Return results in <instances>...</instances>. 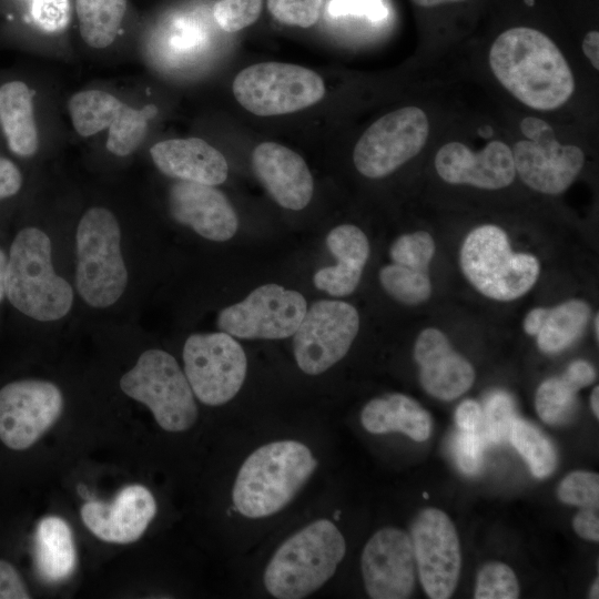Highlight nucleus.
<instances>
[{"instance_id":"25","label":"nucleus","mask_w":599,"mask_h":599,"mask_svg":"<svg viewBox=\"0 0 599 599\" xmlns=\"http://www.w3.org/2000/svg\"><path fill=\"white\" fill-rule=\"evenodd\" d=\"M361 423L370 434L402 433L415 441H425L432 432L429 413L414 398L392 393L369 400L361 413Z\"/></svg>"},{"instance_id":"36","label":"nucleus","mask_w":599,"mask_h":599,"mask_svg":"<svg viewBox=\"0 0 599 599\" xmlns=\"http://www.w3.org/2000/svg\"><path fill=\"white\" fill-rule=\"evenodd\" d=\"M485 434L494 444H501L509 438L515 416L514 402L504 392L493 393L484 409Z\"/></svg>"},{"instance_id":"32","label":"nucleus","mask_w":599,"mask_h":599,"mask_svg":"<svg viewBox=\"0 0 599 599\" xmlns=\"http://www.w3.org/2000/svg\"><path fill=\"white\" fill-rule=\"evenodd\" d=\"M378 276L386 293L405 305L424 303L432 294L427 271L393 263L382 267Z\"/></svg>"},{"instance_id":"35","label":"nucleus","mask_w":599,"mask_h":599,"mask_svg":"<svg viewBox=\"0 0 599 599\" xmlns=\"http://www.w3.org/2000/svg\"><path fill=\"white\" fill-rule=\"evenodd\" d=\"M434 254L435 242L425 231L400 235L389 248L393 263L419 271H427Z\"/></svg>"},{"instance_id":"5","label":"nucleus","mask_w":599,"mask_h":599,"mask_svg":"<svg viewBox=\"0 0 599 599\" xmlns=\"http://www.w3.org/2000/svg\"><path fill=\"white\" fill-rule=\"evenodd\" d=\"M75 243L79 295L91 307L113 305L124 293L129 278L114 214L101 206L89 209L78 224Z\"/></svg>"},{"instance_id":"28","label":"nucleus","mask_w":599,"mask_h":599,"mask_svg":"<svg viewBox=\"0 0 599 599\" xmlns=\"http://www.w3.org/2000/svg\"><path fill=\"white\" fill-rule=\"evenodd\" d=\"M595 374L583 361H573L560 377L544 380L537 388L535 406L540 419L548 425L568 420L577 407V393L592 384Z\"/></svg>"},{"instance_id":"51","label":"nucleus","mask_w":599,"mask_h":599,"mask_svg":"<svg viewBox=\"0 0 599 599\" xmlns=\"http://www.w3.org/2000/svg\"><path fill=\"white\" fill-rule=\"evenodd\" d=\"M590 598H599V583H598V578L595 580L593 585L591 586V589H590Z\"/></svg>"},{"instance_id":"15","label":"nucleus","mask_w":599,"mask_h":599,"mask_svg":"<svg viewBox=\"0 0 599 599\" xmlns=\"http://www.w3.org/2000/svg\"><path fill=\"white\" fill-rule=\"evenodd\" d=\"M63 396L51 382L16 380L0 389V440L12 450L34 445L59 419Z\"/></svg>"},{"instance_id":"12","label":"nucleus","mask_w":599,"mask_h":599,"mask_svg":"<svg viewBox=\"0 0 599 599\" xmlns=\"http://www.w3.org/2000/svg\"><path fill=\"white\" fill-rule=\"evenodd\" d=\"M358 329L359 315L349 303H314L293 334L297 366L308 375L324 373L346 355Z\"/></svg>"},{"instance_id":"47","label":"nucleus","mask_w":599,"mask_h":599,"mask_svg":"<svg viewBox=\"0 0 599 599\" xmlns=\"http://www.w3.org/2000/svg\"><path fill=\"white\" fill-rule=\"evenodd\" d=\"M582 51L589 59L592 67L599 70V32L596 30L589 31L582 40Z\"/></svg>"},{"instance_id":"20","label":"nucleus","mask_w":599,"mask_h":599,"mask_svg":"<svg viewBox=\"0 0 599 599\" xmlns=\"http://www.w3.org/2000/svg\"><path fill=\"white\" fill-rule=\"evenodd\" d=\"M414 358L419 366L422 387L435 398L456 399L474 384L473 365L437 328L428 327L419 333L414 345Z\"/></svg>"},{"instance_id":"21","label":"nucleus","mask_w":599,"mask_h":599,"mask_svg":"<svg viewBox=\"0 0 599 599\" xmlns=\"http://www.w3.org/2000/svg\"><path fill=\"white\" fill-rule=\"evenodd\" d=\"M252 166L278 205L300 211L309 203L313 176L304 159L293 150L275 142H263L253 150Z\"/></svg>"},{"instance_id":"23","label":"nucleus","mask_w":599,"mask_h":599,"mask_svg":"<svg viewBox=\"0 0 599 599\" xmlns=\"http://www.w3.org/2000/svg\"><path fill=\"white\" fill-rule=\"evenodd\" d=\"M326 245L337 263L318 270L313 277L314 285L332 296H347L361 281L369 256V242L359 227L343 224L327 234Z\"/></svg>"},{"instance_id":"52","label":"nucleus","mask_w":599,"mask_h":599,"mask_svg":"<svg viewBox=\"0 0 599 599\" xmlns=\"http://www.w3.org/2000/svg\"><path fill=\"white\" fill-rule=\"evenodd\" d=\"M598 321H599L598 313H596L595 318H593V329H595L597 341H598V337H599V335H598L599 334Z\"/></svg>"},{"instance_id":"8","label":"nucleus","mask_w":599,"mask_h":599,"mask_svg":"<svg viewBox=\"0 0 599 599\" xmlns=\"http://www.w3.org/2000/svg\"><path fill=\"white\" fill-rule=\"evenodd\" d=\"M232 90L246 111L260 116L303 110L321 101L326 91L313 70L282 62L246 67L235 77Z\"/></svg>"},{"instance_id":"18","label":"nucleus","mask_w":599,"mask_h":599,"mask_svg":"<svg viewBox=\"0 0 599 599\" xmlns=\"http://www.w3.org/2000/svg\"><path fill=\"white\" fill-rule=\"evenodd\" d=\"M155 514V499L142 485L124 487L111 502L88 501L80 510L85 527L99 539L112 544L138 540Z\"/></svg>"},{"instance_id":"17","label":"nucleus","mask_w":599,"mask_h":599,"mask_svg":"<svg viewBox=\"0 0 599 599\" xmlns=\"http://www.w3.org/2000/svg\"><path fill=\"white\" fill-rule=\"evenodd\" d=\"M434 163L445 182L484 190L506 187L516 175L511 149L498 140L478 152L461 142H448L437 151Z\"/></svg>"},{"instance_id":"4","label":"nucleus","mask_w":599,"mask_h":599,"mask_svg":"<svg viewBox=\"0 0 599 599\" xmlns=\"http://www.w3.org/2000/svg\"><path fill=\"white\" fill-rule=\"evenodd\" d=\"M345 552V539L332 521H313L277 548L266 566L264 586L278 599L307 597L333 577Z\"/></svg>"},{"instance_id":"26","label":"nucleus","mask_w":599,"mask_h":599,"mask_svg":"<svg viewBox=\"0 0 599 599\" xmlns=\"http://www.w3.org/2000/svg\"><path fill=\"white\" fill-rule=\"evenodd\" d=\"M0 124L11 152L19 156L37 152L32 92L24 82L10 81L0 87Z\"/></svg>"},{"instance_id":"2","label":"nucleus","mask_w":599,"mask_h":599,"mask_svg":"<svg viewBox=\"0 0 599 599\" xmlns=\"http://www.w3.org/2000/svg\"><path fill=\"white\" fill-rule=\"evenodd\" d=\"M316 467L312 451L300 441L263 445L241 466L233 487V504L247 518L274 515L291 502Z\"/></svg>"},{"instance_id":"41","label":"nucleus","mask_w":599,"mask_h":599,"mask_svg":"<svg viewBox=\"0 0 599 599\" xmlns=\"http://www.w3.org/2000/svg\"><path fill=\"white\" fill-rule=\"evenodd\" d=\"M485 432L459 430L454 437L453 453L460 470L467 475L476 474L483 461L486 445Z\"/></svg>"},{"instance_id":"31","label":"nucleus","mask_w":599,"mask_h":599,"mask_svg":"<svg viewBox=\"0 0 599 599\" xmlns=\"http://www.w3.org/2000/svg\"><path fill=\"white\" fill-rule=\"evenodd\" d=\"M509 439L536 478H545L555 470L557 466L556 449L537 427L516 417L511 425Z\"/></svg>"},{"instance_id":"43","label":"nucleus","mask_w":599,"mask_h":599,"mask_svg":"<svg viewBox=\"0 0 599 599\" xmlns=\"http://www.w3.org/2000/svg\"><path fill=\"white\" fill-rule=\"evenodd\" d=\"M30 592L18 570L0 559V599H29Z\"/></svg>"},{"instance_id":"16","label":"nucleus","mask_w":599,"mask_h":599,"mask_svg":"<svg viewBox=\"0 0 599 599\" xmlns=\"http://www.w3.org/2000/svg\"><path fill=\"white\" fill-rule=\"evenodd\" d=\"M361 568L370 598H409L417 573L410 535L394 527L378 530L363 549Z\"/></svg>"},{"instance_id":"1","label":"nucleus","mask_w":599,"mask_h":599,"mask_svg":"<svg viewBox=\"0 0 599 599\" xmlns=\"http://www.w3.org/2000/svg\"><path fill=\"white\" fill-rule=\"evenodd\" d=\"M489 65L500 84L529 108L549 111L575 92L571 69L544 32L515 27L501 32L489 50Z\"/></svg>"},{"instance_id":"29","label":"nucleus","mask_w":599,"mask_h":599,"mask_svg":"<svg viewBox=\"0 0 599 599\" xmlns=\"http://www.w3.org/2000/svg\"><path fill=\"white\" fill-rule=\"evenodd\" d=\"M75 11L83 41L91 48L103 49L120 30L126 0H77Z\"/></svg>"},{"instance_id":"9","label":"nucleus","mask_w":599,"mask_h":599,"mask_svg":"<svg viewBox=\"0 0 599 599\" xmlns=\"http://www.w3.org/2000/svg\"><path fill=\"white\" fill-rule=\"evenodd\" d=\"M184 374L194 396L220 406L241 389L247 359L237 341L225 332L192 334L183 346Z\"/></svg>"},{"instance_id":"37","label":"nucleus","mask_w":599,"mask_h":599,"mask_svg":"<svg viewBox=\"0 0 599 599\" xmlns=\"http://www.w3.org/2000/svg\"><path fill=\"white\" fill-rule=\"evenodd\" d=\"M262 8L263 0H217L213 16L222 30L235 32L253 24Z\"/></svg>"},{"instance_id":"39","label":"nucleus","mask_w":599,"mask_h":599,"mask_svg":"<svg viewBox=\"0 0 599 599\" xmlns=\"http://www.w3.org/2000/svg\"><path fill=\"white\" fill-rule=\"evenodd\" d=\"M29 20L45 33L63 31L71 17L70 0H24Z\"/></svg>"},{"instance_id":"49","label":"nucleus","mask_w":599,"mask_h":599,"mask_svg":"<svg viewBox=\"0 0 599 599\" xmlns=\"http://www.w3.org/2000/svg\"><path fill=\"white\" fill-rule=\"evenodd\" d=\"M416 6L423 8H433L445 3L460 2L465 0H412Z\"/></svg>"},{"instance_id":"14","label":"nucleus","mask_w":599,"mask_h":599,"mask_svg":"<svg viewBox=\"0 0 599 599\" xmlns=\"http://www.w3.org/2000/svg\"><path fill=\"white\" fill-rule=\"evenodd\" d=\"M419 581L432 599L454 593L461 567L460 544L450 518L441 510H422L410 525Z\"/></svg>"},{"instance_id":"34","label":"nucleus","mask_w":599,"mask_h":599,"mask_svg":"<svg viewBox=\"0 0 599 599\" xmlns=\"http://www.w3.org/2000/svg\"><path fill=\"white\" fill-rule=\"evenodd\" d=\"M518 597L519 583L509 566L491 561L480 568L476 579L474 598L516 599Z\"/></svg>"},{"instance_id":"11","label":"nucleus","mask_w":599,"mask_h":599,"mask_svg":"<svg viewBox=\"0 0 599 599\" xmlns=\"http://www.w3.org/2000/svg\"><path fill=\"white\" fill-rule=\"evenodd\" d=\"M520 130L528 139L511 149L516 173L537 192L557 195L566 191L583 167V151L558 142L552 128L541 119L525 118Z\"/></svg>"},{"instance_id":"48","label":"nucleus","mask_w":599,"mask_h":599,"mask_svg":"<svg viewBox=\"0 0 599 599\" xmlns=\"http://www.w3.org/2000/svg\"><path fill=\"white\" fill-rule=\"evenodd\" d=\"M8 255L0 248V303L6 296V268Z\"/></svg>"},{"instance_id":"33","label":"nucleus","mask_w":599,"mask_h":599,"mask_svg":"<svg viewBox=\"0 0 599 599\" xmlns=\"http://www.w3.org/2000/svg\"><path fill=\"white\" fill-rule=\"evenodd\" d=\"M155 113L154 105L134 109L125 104L118 122L109 129L108 151L118 156L131 154L143 141L148 121Z\"/></svg>"},{"instance_id":"45","label":"nucleus","mask_w":599,"mask_h":599,"mask_svg":"<svg viewBox=\"0 0 599 599\" xmlns=\"http://www.w3.org/2000/svg\"><path fill=\"white\" fill-rule=\"evenodd\" d=\"M576 534L582 539L599 540L598 506H586L576 514L572 520Z\"/></svg>"},{"instance_id":"6","label":"nucleus","mask_w":599,"mask_h":599,"mask_svg":"<svg viewBox=\"0 0 599 599\" xmlns=\"http://www.w3.org/2000/svg\"><path fill=\"white\" fill-rule=\"evenodd\" d=\"M459 263L465 277L479 293L501 302L525 295L540 273L538 258L512 252L505 231L493 224L477 226L467 234Z\"/></svg>"},{"instance_id":"30","label":"nucleus","mask_w":599,"mask_h":599,"mask_svg":"<svg viewBox=\"0 0 599 599\" xmlns=\"http://www.w3.org/2000/svg\"><path fill=\"white\" fill-rule=\"evenodd\" d=\"M125 103L111 93L87 90L75 93L68 102L74 130L81 136L94 135L111 129L119 120Z\"/></svg>"},{"instance_id":"13","label":"nucleus","mask_w":599,"mask_h":599,"mask_svg":"<svg viewBox=\"0 0 599 599\" xmlns=\"http://www.w3.org/2000/svg\"><path fill=\"white\" fill-rule=\"evenodd\" d=\"M306 309L301 293L270 283L223 308L216 324L220 331L238 338L281 339L295 333Z\"/></svg>"},{"instance_id":"24","label":"nucleus","mask_w":599,"mask_h":599,"mask_svg":"<svg viewBox=\"0 0 599 599\" xmlns=\"http://www.w3.org/2000/svg\"><path fill=\"white\" fill-rule=\"evenodd\" d=\"M590 306L582 300H569L552 308L536 307L526 315L522 327L537 337L539 349L559 353L573 344L583 333L590 317Z\"/></svg>"},{"instance_id":"27","label":"nucleus","mask_w":599,"mask_h":599,"mask_svg":"<svg viewBox=\"0 0 599 599\" xmlns=\"http://www.w3.org/2000/svg\"><path fill=\"white\" fill-rule=\"evenodd\" d=\"M35 565L40 577L49 583L67 580L77 567L73 534L62 518H43L35 532Z\"/></svg>"},{"instance_id":"44","label":"nucleus","mask_w":599,"mask_h":599,"mask_svg":"<svg viewBox=\"0 0 599 599\" xmlns=\"http://www.w3.org/2000/svg\"><path fill=\"white\" fill-rule=\"evenodd\" d=\"M455 422L459 430L485 432L484 409L476 400L461 402L455 412Z\"/></svg>"},{"instance_id":"19","label":"nucleus","mask_w":599,"mask_h":599,"mask_svg":"<svg viewBox=\"0 0 599 599\" xmlns=\"http://www.w3.org/2000/svg\"><path fill=\"white\" fill-rule=\"evenodd\" d=\"M172 217L206 240L224 242L234 236L238 217L229 199L212 185L175 182L169 193Z\"/></svg>"},{"instance_id":"22","label":"nucleus","mask_w":599,"mask_h":599,"mask_svg":"<svg viewBox=\"0 0 599 599\" xmlns=\"http://www.w3.org/2000/svg\"><path fill=\"white\" fill-rule=\"evenodd\" d=\"M150 154L163 174L181 181L215 186L227 179L224 155L200 138L164 140L155 143Z\"/></svg>"},{"instance_id":"10","label":"nucleus","mask_w":599,"mask_h":599,"mask_svg":"<svg viewBox=\"0 0 599 599\" xmlns=\"http://www.w3.org/2000/svg\"><path fill=\"white\" fill-rule=\"evenodd\" d=\"M428 133V118L420 108L388 112L357 141L353 151L355 167L368 179L385 177L422 151Z\"/></svg>"},{"instance_id":"50","label":"nucleus","mask_w":599,"mask_h":599,"mask_svg":"<svg viewBox=\"0 0 599 599\" xmlns=\"http://www.w3.org/2000/svg\"><path fill=\"white\" fill-rule=\"evenodd\" d=\"M590 405H591L593 415L596 416V418H598L599 417V387L598 386H596L592 389V393L590 396Z\"/></svg>"},{"instance_id":"7","label":"nucleus","mask_w":599,"mask_h":599,"mask_svg":"<svg viewBox=\"0 0 599 599\" xmlns=\"http://www.w3.org/2000/svg\"><path fill=\"white\" fill-rule=\"evenodd\" d=\"M120 388L144 404L161 428L180 433L197 418V406L189 380L176 359L162 349H148L120 379Z\"/></svg>"},{"instance_id":"38","label":"nucleus","mask_w":599,"mask_h":599,"mask_svg":"<svg viewBox=\"0 0 599 599\" xmlns=\"http://www.w3.org/2000/svg\"><path fill=\"white\" fill-rule=\"evenodd\" d=\"M559 499L568 505L586 507L599 504V476L596 473L576 470L568 474L558 487Z\"/></svg>"},{"instance_id":"42","label":"nucleus","mask_w":599,"mask_h":599,"mask_svg":"<svg viewBox=\"0 0 599 599\" xmlns=\"http://www.w3.org/2000/svg\"><path fill=\"white\" fill-rule=\"evenodd\" d=\"M327 11L332 17L365 14L374 20L385 16V9L380 0H331Z\"/></svg>"},{"instance_id":"46","label":"nucleus","mask_w":599,"mask_h":599,"mask_svg":"<svg viewBox=\"0 0 599 599\" xmlns=\"http://www.w3.org/2000/svg\"><path fill=\"white\" fill-rule=\"evenodd\" d=\"M22 186V174L10 160L0 156V200L16 195Z\"/></svg>"},{"instance_id":"40","label":"nucleus","mask_w":599,"mask_h":599,"mask_svg":"<svg viewBox=\"0 0 599 599\" xmlns=\"http://www.w3.org/2000/svg\"><path fill=\"white\" fill-rule=\"evenodd\" d=\"M323 0H267L270 13L281 23L309 28L317 21Z\"/></svg>"},{"instance_id":"3","label":"nucleus","mask_w":599,"mask_h":599,"mask_svg":"<svg viewBox=\"0 0 599 599\" xmlns=\"http://www.w3.org/2000/svg\"><path fill=\"white\" fill-rule=\"evenodd\" d=\"M50 237L28 226L14 236L7 260L6 296L28 317L52 322L72 307L73 290L53 268Z\"/></svg>"}]
</instances>
